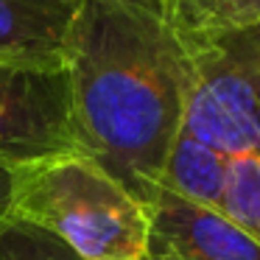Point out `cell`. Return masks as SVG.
I'll list each match as a JSON object with an SVG mask.
<instances>
[{"mask_svg":"<svg viewBox=\"0 0 260 260\" xmlns=\"http://www.w3.org/2000/svg\"><path fill=\"white\" fill-rule=\"evenodd\" d=\"M9 202H12V171L0 165V218L9 213Z\"/></svg>","mask_w":260,"mask_h":260,"instance_id":"cell-11","label":"cell"},{"mask_svg":"<svg viewBox=\"0 0 260 260\" xmlns=\"http://www.w3.org/2000/svg\"><path fill=\"white\" fill-rule=\"evenodd\" d=\"M135 3H140V6H148V9H157V12L165 14V0H135Z\"/></svg>","mask_w":260,"mask_h":260,"instance_id":"cell-12","label":"cell"},{"mask_svg":"<svg viewBox=\"0 0 260 260\" xmlns=\"http://www.w3.org/2000/svg\"><path fill=\"white\" fill-rule=\"evenodd\" d=\"M0 260H81L62 238L6 213L0 218Z\"/></svg>","mask_w":260,"mask_h":260,"instance_id":"cell-10","label":"cell"},{"mask_svg":"<svg viewBox=\"0 0 260 260\" xmlns=\"http://www.w3.org/2000/svg\"><path fill=\"white\" fill-rule=\"evenodd\" d=\"M226 165H230V157L224 151L182 132L168 154L159 187L187 202L218 210L226 185Z\"/></svg>","mask_w":260,"mask_h":260,"instance_id":"cell-8","label":"cell"},{"mask_svg":"<svg viewBox=\"0 0 260 260\" xmlns=\"http://www.w3.org/2000/svg\"><path fill=\"white\" fill-rule=\"evenodd\" d=\"M9 213L62 238L81 260H143L148 210L90 157L12 171Z\"/></svg>","mask_w":260,"mask_h":260,"instance_id":"cell-2","label":"cell"},{"mask_svg":"<svg viewBox=\"0 0 260 260\" xmlns=\"http://www.w3.org/2000/svg\"><path fill=\"white\" fill-rule=\"evenodd\" d=\"M79 154L143 207L185 129L193 56L162 12L135 0H81L64 45Z\"/></svg>","mask_w":260,"mask_h":260,"instance_id":"cell-1","label":"cell"},{"mask_svg":"<svg viewBox=\"0 0 260 260\" xmlns=\"http://www.w3.org/2000/svg\"><path fill=\"white\" fill-rule=\"evenodd\" d=\"M143 260H260V243L221 210L159 187L148 207Z\"/></svg>","mask_w":260,"mask_h":260,"instance_id":"cell-5","label":"cell"},{"mask_svg":"<svg viewBox=\"0 0 260 260\" xmlns=\"http://www.w3.org/2000/svg\"><path fill=\"white\" fill-rule=\"evenodd\" d=\"M190 56L193 90L182 132L226 157L260 151V23Z\"/></svg>","mask_w":260,"mask_h":260,"instance_id":"cell-3","label":"cell"},{"mask_svg":"<svg viewBox=\"0 0 260 260\" xmlns=\"http://www.w3.org/2000/svg\"><path fill=\"white\" fill-rule=\"evenodd\" d=\"M165 20L190 53L260 23V0H171Z\"/></svg>","mask_w":260,"mask_h":260,"instance_id":"cell-7","label":"cell"},{"mask_svg":"<svg viewBox=\"0 0 260 260\" xmlns=\"http://www.w3.org/2000/svg\"><path fill=\"white\" fill-rule=\"evenodd\" d=\"M218 210L260 243V151L232 154Z\"/></svg>","mask_w":260,"mask_h":260,"instance_id":"cell-9","label":"cell"},{"mask_svg":"<svg viewBox=\"0 0 260 260\" xmlns=\"http://www.w3.org/2000/svg\"><path fill=\"white\" fill-rule=\"evenodd\" d=\"M81 0H0V62L64 64Z\"/></svg>","mask_w":260,"mask_h":260,"instance_id":"cell-6","label":"cell"},{"mask_svg":"<svg viewBox=\"0 0 260 260\" xmlns=\"http://www.w3.org/2000/svg\"><path fill=\"white\" fill-rule=\"evenodd\" d=\"M79 154L64 64L0 62V165L9 171Z\"/></svg>","mask_w":260,"mask_h":260,"instance_id":"cell-4","label":"cell"},{"mask_svg":"<svg viewBox=\"0 0 260 260\" xmlns=\"http://www.w3.org/2000/svg\"><path fill=\"white\" fill-rule=\"evenodd\" d=\"M168 3H171V0H165V9H168Z\"/></svg>","mask_w":260,"mask_h":260,"instance_id":"cell-13","label":"cell"}]
</instances>
